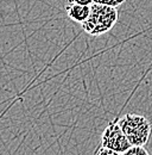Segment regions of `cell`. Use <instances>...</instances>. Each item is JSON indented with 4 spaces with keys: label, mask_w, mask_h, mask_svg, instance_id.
I'll return each mask as SVG.
<instances>
[{
    "label": "cell",
    "mask_w": 152,
    "mask_h": 155,
    "mask_svg": "<svg viewBox=\"0 0 152 155\" xmlns=\"http://www.w3.org/2000/svg\"><path fill=\"white\" fill-rule=\"evenodd\" d=\"M118 21V11L116 7L102 5L99 2H93L90 5L89 17L84 23L81 24L84 32L92 36H101L107 34L113 29Z\"/></svg>",
    "instance_id": "obj_1"
},
{
    "label": "cell",
    "mask_w": 152,
    "mask_h": 155,
    "mask_svg": "<svg viewBox=\"0 0 152 155\" xmlns=\"http://www.w3.org/2000/svg\"><path fill=\"white\" fill-rule=\"evenodd\" d=\"M125 136L132 146H145L151 135V123L146 117L138 114H127L119 118Z\"/></svg>",
    "instance_id": "obj_2"
},
{
    "label": "cell",
    "mask_w": 152,
    "mask_h": 155,
    "mask_svg": "<svg viewBox=\"0 0 152 155\" xmlns=\"http://www.w3.org/2000/svg\"><path fill=\"white\" fill-rule=\"evenodd\" d=\"M100 146L113 149L119 155L125 154L126 150L132 146L128 142L127 137L125 136L121 127L119 125V118L108 123V125L106 127V129L101 135Z\"/></svg>",
    "instance_id": "obj_3"
},
{
    "label": "cell",
    "mask_w": 152,
    "mask_h": 155,
    "mask_svg": "<svg viewBox=\"0 0 152 155\" xmlns=\"http://www.w3.org/2000/svg\"><path fill=\"white\" fill-rule=\"evenodd\" d=\"M65 11L67 15L73 21H76L78 24L84 23L87 18L89 17L90 13V6L87 5H80V4H75L73 1H68L67 6H65Z\"/></svg>",
    "instance_id": "obj_4"
},
{
    "label": "cell",
    "mask_w": 152,
    "mask_h": 155,
    "mask_svg": "<svg viewBox=\"0 0 152 155\" xmlns=\"http://www.w3.org/2000/svg\"><path fill=\"white\" fill-rule=\"evenodd\" d=\"M124 155H149L144 146H131Z\"/></svg>",
    "instance_id": "obj_5"
},
{
    "label": "cell",
    "mask_w": 152,
    "mask_h": 155,
    "mask_svg": "<svg viewBox=\"0 0 152 155\" xmlns=\"http://www.w3.org/2000/svg\"><path fill=\"white\" fill-rule=\"evenodd\" d=\"M94 2H99L102 5H107V6H112V7H118L120 6L125 0H93Z\"/></svg>",
    "instance_id": "obj_6"
},
{
    "label": "cell",
    "mask_w": 152,
    "mask_h": 155,
    "mask_svg": "<svg viewBox=\"0 0 152 155\" xmlns=\"http://www.w3.org/2000/svg\"><path fill=\"white\" fill-rule=\"evenodd\" d=\"M95 154L96 155H119L116 152H114L113 149H109V148L103 147V146H99V148L95 150Z\"/></svg>",
    "instance_id": "obj_7"
},
{
    "label": "cell",
    "mask_w": 152,
    "mask_h": 155,
    "mask_svg": "<svg viewBox=\"0 0 152 155\" xmlns=\"http://www.w3.org/2000/svg\"><path fill=\"white\" fill-rule=\"evenodd\" d=\"M69 1H73V2L80 4V5H87V6H90L94 2L93 0H69Z\"/></svg>",
    "instance_id": "obj_8"
}]
</instances>
